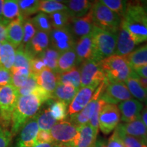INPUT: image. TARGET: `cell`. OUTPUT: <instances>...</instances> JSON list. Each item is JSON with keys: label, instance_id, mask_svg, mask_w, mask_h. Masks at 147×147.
<instances>
[{"label": "cell", "instance_id": "1", "mask_svg": "<svg viewBox=\"0 0 147 147\" xmlns=\"http://www.w3.org/2000/svg\"><path fill=\"white\" fill-rule=\"evenodd\" d=\"M51 98L52 94L39 86L32 94L19 96L12 117V135L17 134L29 119L38 114L42 104Z\"/></svg>", "mask_w": 147, "mask_h": 147}, {"label": "cell", "instance_id": "2", "mask_svg": "<svg viewBox=\"0 0 147 147\" xmlns=\"http://www.w3.org/2000/svg\"><path fill=\"white\" fill-rule=\"evenodd\" d=\"M121 25L129 33L136 45L147 41V13L140 1H128Z\"/></svg>", "mask_w": 147, "mask_h": 147}, {"label": "cell", "instance_id": "3", "mask_svg": "<svg viewBox=\"0 0 147 147\" xmlns=\"http://www.w3.org/2000/svg\"><path fill=\"white\" fill-rule=\"evenodd\" d=\"M117 34L103 30L95 27L92 32L93 37V58L100 63L104 59L115 55Z\"/></svg>", "mask_w": 147, "mask_h": 147}, {"label": "cell", "instance_id": "4", "mask_svg": "<svg viewBox=\"0 0 147 147\" xmlns=\"http://www.w3.org/2000/svg\"><path fill=\"white\" fill-rule=\"evenodd\" d=\"M99 63L108 82H125L134 71L125 57L113 55Z\"/></svg>", "mask_w": 147, "mask_h": 147}, {"label": "cell", "instance_id": "5", "mask_svg": "<svg viewBox=\"0 0 147 147\" xmlns=\"http://www.w3.org/2000/svg\"><path fill=\"white\" fill-rule=\"evenodd\" d=\"M95 26L108 32L118 33L121 23V18L101 1H93L91 9Z\"/></svg>", "mask_w": 147, "mask_h": 147}, {"label": "cell", "instance_id": "6", "mask_svg": "<svg viewBox=\"0 0 147 147\" xmlns=\"http://www.w3.org/2000/svg\"><path fill=\"white\" fill-rule=\"evenodd\" d=\"M18 97V89L12 84L0 87V120L4 125H8L12 121Z\"/></svg>", "mask_w": 147, "mask_h": 147}, {"label": "cell", "instance_id": "7", "mask_svg": "<svg viewBox=\"0 0 147 147\" xmlns=\"http://www.w3.org/2000/svg\"><path fill=\"white\" fill-rule=\"evenodd\" d=\"M78 128L69 121L57 122L50 130L53 142L59 147H71L78 134Z\"/></svg>", "mask_w": 147, "mask_h": 147}, {"label": "cell", "instance_id": "8", "mask_svg": "<svg viewBox=\"0 0 147 147\" xmlns=\"http://www.w3.org/2000/svg\"><path fill=\"white\" fill-rule=\"evenodd\" d=\"M80 72V88L87 86L100 85L106 79L100 63L93 59L82 62L79 67Z\"/></svg>", "mask_w": 147, "mask_h": 147}, {"label": "cell", "instance_id": "9", "mask_svg": "<svg viewBox=\"0 0 147 147\" xmlns=\"http://www.w3.org/2000/svg\"><path fill=\"white\" fill-rule=\"evenodd\" d=\"M51 47L60 54L74 48L77 40L73 36L69 27L62 29H53L50 34Z\"/></svg>", "mask_w": 147, "mask_h": 147}, {"label": "cell", "instance_id": "10", "mask_svg": "<svg viewBox=\"0 0 147 147\" xmlns=\"http://www.w3.org/2000/svg\"><path fill=\"white\" fill-rule=\"evenodd\" d=\"M106 104H116L132 99L125 82H108L105 91L100 97Z\"/></svg>", "mask_w": 147, "mask_h": 147}, {"label": "cell", "instance_id": "11", "mask_svg": "<svg viewBox=\"0 0 147 147\" xmlns=\"http://www.w3.org/2000/svg\"><path fill=\"white\" fill-rule=\"evenodd\" d=\"M121 115L118 107L106 104L102 108L99 117V128L103 134L108 135L118 126Z\"/></svg>", "mask_w": 147, "mask_h": 147}, {"label": "cell", "instance_id": "12", "mask_svg": "<svg viewBox=\"0 0 147 147\" xmlns=\"http://www.w3.org/2000/svg\"><path fill=\"white\" fill-rule=\"evenodd\" d=\"M95 27L91 10L82 17L71 18L69 25L71 32L76 40L92 34Z\"/></svg>", "mask_w": 147, "mask_h": 147}, {"label": "cell", "instance_id": "13", "mask_svg": "<svg viewBox=\"0 0 147 147\" xmlns=\"http://www.w3.org/2000/svg\"><path fill=\"white\" fill-rule=\"evenodd\" d=\"M98 86L93 84L80 88L68 106L69 115H74L83 110L91 101Z\"/></svg>", "mask_w": 147, "mask_h": 147}, {"label": "cell", "instance_id": "14", "mask_svg": "<svg viewBox=\"0 0 147 147\" xmlns=\"http://www.w3.org/2000/svg\"><path fill=\"white\" fill-rule=\"evenodd\" d=\"M40 129L36 116L30 119L22 127L16 147H34Z\"/></svg>", "mask_w": 147, "mask_h": 147}, {"label": "cell", "instance_id": "15", "mask_svg": "<svg viewBox=\"0 0 147 147\" xmlns=\"http://www.w3.org/2000/svg\"><path fill=\"white\" fill-rule=\"evenodd\" d=\"M50 45L49 34L37 31L32 40L24 47L25 51L32 59L36 58Z\"/></svg>", "mask_w": 147, "mask_h": 147}, {"label": "cell", "instance_id": "16", "mask_svg": "<svg viewBox=\"0 0 147 147\" xmlns=\"http://www.w3.org/2000/svg\"><path fill=\"white\" fill-rule=\"evenodd\" d=\"M117 107L121 114V121L129 123L140 117L143 104L138 100L131 99L121 102Z\"/></svg>", "mask_w": 147, "mask_h": 147}, {"label": "cell", "instance_id": "17", "mask_svg": "<svg viewBox=\"0 0 147 147\" xmlns=\"http://www.w3.org/2000/svg\"><path fill=\"white\" fill-rule=\"evenodd\" d=\"M98 131L89 123L79 126L78 134L71 147H94Z\"/></svg>", "mask_w": 147, "mask_h": 147}, {"label": "cell", "instance_id": "18", "mask_svg": "<svg viewBox=\"0 0 147 147\" xmlns=\"http://www.w3.org/2000/svg\"><path fill=\"white\" fill-rule=\"evenodd\" d=\"M74 51L77 57V63L80 65L85 61L93 58V37L92 34L82 37L77 40L74 46Z\"/></svg>", "mask_w": 147, "mask_h": 147}, {"label": "cell", "instance_id": "19", "mask_svg": "<svg viewBox=\"0 0 147 147\" xmlns=\"http://www.w3.org/2000/svg\"><path fill=\"white\" fill-rule=\"evenodd\" d=\"M136 46V45L129 33L121 25L117 34L115 55L123 57L126 56L134 51Z\"/></svg>", "mask_w": 147, "mask_h": 147}, {"label": "cell", "instance_id": "20", "mask_svg": "<svg viewBox=\"0 0 147 147\" xmlns=\"http://www.w3.org/2000/svg\"><path fill=\"white\" fill-rule=\"evenodd\" d=\"M25 18L21 17L9 23L7 27L8 42L16 49L22 45L23 40V22Z\"/></svg>", "mask_w": 147, "mask_h": 147}, {"label": "cell", "instance_id": "21", "mask_svg": "<svg viewBox=\"0 0 147 147\" xmlns=\"http://www.w3.org/2000/svg\"><path fill=\"white\" fill-rule=\"evenodd\" d=\"M117 127L125 134L136 138L144 142L147 135V129L143 123L140 117L131 122L119 124Z\"/></svg>", "mask_w": 147, "mask_h": 147}, {"label": "cell", "instance_id": "22", "mask_svg": "<svg viewBox=\"0 0 147 147\" xmlns=\"http://www.w3.org/2000/svg\"><path fill=\"white\" fill-rule=\"evenodd\" d=\"M67 7V12L71 18H80L86 15L91 10L93 1L87 0L63 1Z\"/></svg>", "mask_w": 147, "mask_h": 147}, {"label": "cell", "instance_id": "23", "mask_svg": "<svg viewBox=\"0 0 147 147\" xmlns=\"http://www.w3.org/2000/svg\"><path fill=\"white\" fill-rule=\"evenodd\" d=\"M37 82L39 87L52 94L58 84L57 73L46 67L37 76Z\"/></svg>", "mask_w": 147, "mask_h": 147}, {"label": "cell", "instance_id": "24", "mask_svg": "<svg viewBox=\"0 0 147 147\" xmlns=\"http://www.w3.org/2000/svg\"><path fill=\"white\" fill-rule=\"evenodd\" d=\"M125 57L133 70L147 65V45L138 48Z\"/></svg>", "mask_w": 147, "mask_h": 147}, {"label": "cell", "instance_id": "25", "mask_svg": "<svg viewBox=\"0 0 147 147\" xmlns=\"http://www.w3.org/2000/svg\"><path fill=\"white\" fill-rule=\"evenodd\" d=\"M78 91L71 85L58 83L52 93V97L55 100L61 101L69 105Z\"/></svg>", "mask_w": 147, "mask_h": 147}, {"label": "cell", "instance_id": "26", "mask_svg": "<svg viewBox=\"0 0 147 147\" xmlns=\"http://www.w3.org/2000/svg\"><path fill=\"white\" fill-rule=\"evenodd\" d=\"M77 57L74 48L60 55L57 63V73H63L77 67Z\"/></svg>", "mask_w": 147, "mask_h": 147}, {"label": "cell", "instance_id": "27", "mask_svg": "<svg viewBox=\"0 0 147 147\" xmlns=\"http://www.w3.org/2000/svg\"><path fill=\"white\" fill-rule=\"evenodd\" d=\"M59 84L71 85L79 90L80 89V72L79 67H75L70 70L57 74Z\"/></svg>", "mask_w": 147, "mask_h": 147}, {"label": "cell", "instance_id": "28", "mask_svg": "<svg viewBox=\"0 0 147 147\" xmlns=\"http://www.w3.org/2000/svg\"><path fill=\"white\" fill-rule=\"evenodd\" d=\"M47 104L48 109L52 117L57 121H64L67 118L68 114V106L67 104L61 101L51 98L46 102Z\"/></svg>", "mask_w": 147, "mask_h": 147}, {"label": "cell", "instance_id": "29", "mask_svg": "<svg viewBox=\"0 0 147 147\" xmlns=\"http://www.w3.org/2000/svg\"><path fill=\"white\" fill-rule=\"evenodd\" d=\"M125 84L127 87V89L131 93V96L137 99L140 102H144L146 100L147 92L143 89L140 84L138 80L137 79V74L135 71H133L132 74L127 80L125 82Z\"/></svg>", "mask_w": 147, "mask_h": 147}, {"label": "cell", "instance_id": "30", "mask_svg": "<svg viewBox=\"0 0 147 147\" xmlns=\"http://www.w3.org/2000/svg\"><path fill=\"white\" fill-rule=\"evenodd\" d=\"M15 53L16 49L8 42L1 44V65L10 71L14 66Z\"/></svg>", "mask_w": 147, "mask_h": 147}, {"label": "cell", "instance_id": "31", "mask_svg": "<svg viewBox=\"0 0 147 147\" xmlns=\"http://www.w3.org/2000/svg\"><path fill=\"white\" fill-rule=\"evenodd\" d=\"M60 55L57 51L51 47H49L37 57L41 59L47 68L51 69L55 73H57V63Z\"/></svg>", "mask_w": 147, "mask_h": 147}, {"label": "cell", "instance_id": "32", "mask_svg": "<svg viewBox=\"0 0 147 147\" xmlns=\"http://www.w3.org/2000/svg\"><path fill=\"white\" fill-rule=\"evenodd\" d=\"M3 18L5 21L11 22L14 20L23 17L20 13L18 1L16 0H5L3 1Z\"/></svg>", "mask_w": 147, "mask_h": 147}, {"label": "cell", "instance_id": "33", "mask_svg": "<svg viewBox=\"0 0 147 147\" xmlns=\"http://www.w3.org/2000/svg\"><path fill=\"white\" fill-rule=\"evenodd\" d=\"M36 117L38 127L41 130L50 131L53 127L57 123V121L52 117L48 108L44 109L39 113H38Z\"/></svg>", "mask_w": 147, "mask_h": 147}, {"label": "cell", "instance_id": "34", "mask_svg": "<svg viewBox=\"0 0 147 147\" xmlns=\"http://www.w3.org/2000/svg\"><path fill=\"white\" fill-rule=\"evenodd\" d=\"M53 29H62L69 27L71 17L67 11H59L49 14Z\"/></svg>", "mask_w": 147, "mask_h": 147}, {"label": "cell", "instance_id": "35", "mask_svg": "<svg viewBox=\"0 0 147 147\" xmlns=\"http://www.w3.org/2000/svg\"><path fill=\"white\" fill-rule=\"evenodd\" d=\"M32 21L37 31L50 34L53 27L49 14L40 12L32 19Z\"/></svg>", "mask_w": 147, "mask_h": 147}, {"label": "cell", "instance_id": "36", "mask_svg": "<svg viewBox=\"0 0 147 147\" xmlns=\"http://www.w3.org/2000/svg\"><path fill=\"white\" fill-rule=\"evenodd\" d=\"M61 1L43 0L40 1L39 10L46 14H52L59 11H67V7Z\"/></svg>", "mask_w": 147, "mask_h": 147}, {"label": "cell", "instance_id": "37", "mask_svg": "<svg viewBox=\"0 0 147 147\" xmlns=\"http://www.w3.org/2000/svg\"><path fill=\"white\" fill-rule=\"evenodd\" d=\"M40 1L38 0H19L18 1L20 13L24 18L39 11Z\"/></svg>", "mask_w": 147, "mask_h": 147}, {"label": "cell", "instance_id": "38", "mask_svg": "<svg viewBox=\"0 0 147 147\" xmlns=\"http://www.w3.org/2000/svg\"><path fill=\"white\" fill-rule=\"evenodd\" d=\"M12 84L16 89L21 88L26 82L30 75V69L27 68H12Z\"/></svg>", "mask_w": 147, "mask_h": 147}, {"label": "cell", "instance_id": "39", "mask_svg": "<svg viewBox=\"0 0 147 147\" xmlns=\"http://www.w3.org/2000/svg\"><path fill=\"white\" fill-rule=\"evenodd\" d=\"M32 59L25 51L23 47L20 46L16 49L15 60L12 68H27L30 69V63Z\"/></svg>", "mask_w": 147, "mask_h": 147}, {"label": "cell", "instance_id": "40", "mask_svg": "<svg viewBox=\"0 0 147 147\" xmlns=\"http://www.w3.org/2000/svg\"><path fill=\"white\" fill-rule=\"evenodd\" d=\"M115 131L119 136L124 147H147L144 141L125 134L118 127H116Z\"/></svg>", "mask_w": 147, "mask_h": 147}, {"label": "cell", "instance_id": "41", "mask_svg": "<svg viewBox=\"0 0 147 147\" xmlns=\"http://www.w3.org/2000/svg\"><path fill=\"white\" fill-rule=\"evenodd\" d=\"M101 1L121 18L123 17L127 8L128 1L123 0H103Z\"/></svg>", "mask_w": 147, "mask_h": 147}, {"label": "cell", "instance_id": "42", "mask_svg": "<svg viewBox=\"0 0 147 147\" xmlns=\"http://www.w3.org/2000/svg\"><path fill=\"white\" fill-rule=\"evenodd\" d=\"M38 87L37 82V76L30 73L28 79L21 88L18 89L19 96H25L34 93L35 90Z\"/></svg>", "mask_w": 147, "mask_h": 147}, {"label": "cell", "instance_id": "43", "mask_svg": "<svg viewBox=\"0 0 147 147\" xmlns=\"http://www.w3.org/2000/svg\"><path fill=\"white\" fill-rule=\"evenodd\" d=\"M36 29L33 24L32 19H26L23 22V40L22 47H25L32 39L36 34Z\"/></svg>", "mask_w": 147, "mask_h": 147}, {"label": "cell", "instance_id": "44", "mask_svg": "<svg viewBox=\"0 0 147 147\" xmlns=\"http://www.w3.org/2000/svg\"><path fill=\"white\" fill-rule=\"evenodd\" d=\"M106 104V103L104 102V101L100 100V99H99V100H97L95 112L89 122V124L90 125H91L93 128H94L95 130H97V131L99 130V117H100L101 110H102V108L104 107Z\"/></svg>", "mask_w": 147, "mask_h": 147}, {"label": "cell", "instance_id": "45", "mask_svg": "<svg viewBox=\"0 0 147 147\" xmlns=\"http://www.w3.org/2000/svg\"><path fill=\"white\" fill-rule=\"evenodd\" d=\"M45 63L42 61L41 59L36 57L32 59L30 63V73L34 74L35 76H38L41 71L46 68Z\"/></svg>", "mask_w": 147, "mask_h": 147}, {"label": "cell", "instance_id": "46", "mask_svg": "<svg viewBox=\"0 0 147 147\" xmlns=\"http://www.w3.org/2000/svg\"><path fill=\"white\" fill-rule=\"evenodd\" d=\"M12 137L11 131L0 125V147H10Z\"/></svg>", "mask_w": 147, "mask_h": 147}, {"label": "cell", "instance_id": "47", "mask_svg": "<svg viewBox=\"0 0 147 147\" xmlns=\"http://www.w3.org/2000/svg\"><path fill=\"white\" fill-rule=\"evenodd\" d=\"M12 84V74L10 70L0 65V87Z\"/></svg>", "mask_w": 147, "mask_h": 147}, {"label": "cell", "instance_id": "48", "mask_svg": "<svg viewBox=\"0 0 147 147\" xmlns=\"http://www.w3.org/2000/svg\"><path fill=\"white\" fill-rule=\"evenodd\" d=\"M53 142V138L51 136L50 131L40 129L36 137V143H52Z\"/></svg>", "mask_w": 147, "mask_h": 147}, {"label": "cell", "instance_id": "49", "mask_svg": "<svg viewBox=\"0 0 147 147\" xmlns=\"http://www.w3.org/2000/svg\"><path fill=\"white\" fill-rule=\"evenodd\" d=\"M10 22L7 21H0V43L8 42L7 37V27Z\"/></svg>", "mask_w": 147, "mask_h": 147}, {"label": "cell", "instance_id": "50", "mask_svg": "<svg viewBox=\"0 0 147 147\" xmlns=\"http://www.w3.org/2000/svg\"><path fill=\"white\" fill-rule=\"evenodd\" d=\"M107 147H124L119 136L115 131L107 143Z\"/></svg>", "mask_w": 147, "mask_h": 147}, {"label": "cell", "instance_id": "51", "mask_svg": "<svg viewBox=\"0 0 147 147\" xmlns=\"http://www.w3.org/2000/svg\"><path fill=\"white\" fill-rule=\"evenodd\" d=\"M138 75L140 76L144 77V78H147V65L142 66V67H139L134 70Z\"/></svg>", "mask_w": 147, "mask_h": 147}, {"label": "cell", "instance_id": "52", "mask_svg": "<svg viewBox=\"0 0 147 147\" xmlns=\"http://www.w3.org/2000/svg\"><path fill=\"white\" fill-rule=\"evenodd\" d=\"M137 79L138 80L140 84L141 85V87L143 88L144 91L147 92V78H144V77L140 76L137 74Z\"/></svg>", "mask_w": 147, "mask_h": 147}, {"label": "cell", "instance_id": "53", "mask_svg": "<svg viewBox=\"0 0 147 147\" xmlns=\"http://www.w3.org/2000/svg\"><path fill=\"white\" fill-rule=\"evenodd\" d=\"M140 118L147 129V106L142 109L140 114Z\"/></svg>", "mask_w": 147, "mask_h": 147}, {"label": "cell", "instance_id": "54", "mask_svg": "<svg viewBox=\"0 0 147 147\" xmlns=\"http://www.w3.org/2000/svg\"><path fill=\"white\" fill-rule=\"evenodd\" d=\"M94 147H107V143L105 139L100 137L99 139L96 140Z\"/></svg>", "mask_w": 147, "mask_h": 147}, {"label": "cell", "instance_id": "55", "mask_svg": "<svg viewBox=\"0 0 147 147\" xmlns=\"http://www.w3.org/2000/svg\"><path fill=\"white\" fill-rule=\"evenodd\" d=\"M34 147H59L55 143H40L36 144Z\"/></svg>", "mask_w": 147, "mask_h": 147}, {"label": "cell", "instance_id": "56", "mask_svg": "<svg viewBox=\"0 0 147 147\" xmlns=\"http://www.w3.org/2000/svg\"><path fill=\"white\" fill-rule=\"evenodd\" d=\"M4 0H0V21H5L3 18L2 11H3V5Z\"/></svg>", "mask_w": 147, "mask_h": 147}, {"label": "cell", "instance_id": "57", "mask_svg": "<svg viewBox=\"0 0 147 147\" xmlns=\"http://www.w3.org/2000/svg\"><path fill=\"white\" fill-rule=\"evenodd\" d=\"M140 3H141V5H142V7L144 8L145 11H146V13H147V0L146 1H141Z\"/></svg>", "mask_w": 147, "mask_h": 147}, {"label": "cell", "instance_id": "58", "mask_svg": "<svg viewBox=\"0 0 147 147\" xmlns=\"http://www.w3.org/2000/svg\"><path fill=\"white\" fill-rule=\"evenodd\" d=\"M1 43H0V65H1Z\"/></svg>", "mask_w": 147, "mask_h": 147}, {"label": "cell", "instance_id": "59", "mask_svg": "<svg viewBox=\"0 0 147 147\" xmlns=\"http://www.w3.org/2000/svg\"><path fill=\"white\" fill-rule=\"evenodd\" d=\"M144 142H145V144H146V146H147V135H146V138H145V140H144Z\"/></svg>", "mask_w": 147, "mask_h": 147}, {"label": "cell", "instance_id": "60", "mask_svg": "<svg viewBox=\"0 0 147 147\" xmlns=\"http://www.w3.org/2000/svg\"><path fill=\"white\" fill-rule=\"evenodd\" d=\"M144 103H145V104H146V106H147V95H146V100H145Z\"/></svg>", "mask_w": 147, "mask_h": 147}]
</instances>
